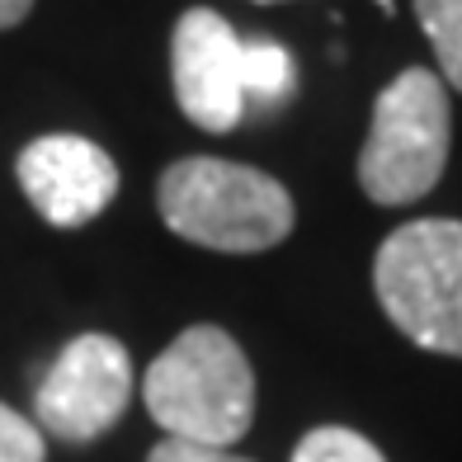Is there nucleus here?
Instances as JSON below:
<instances>
[{
    "label": "nucleus",
    "mask_w": 462,
    "mask_h": 462,
    "mask_svg": "<svg viewBox=\"0 0 462 462\" xmlns=\"http://www.w3.org/2000/svg\"><path fill=\"white\" fill-rule=\"evenodd\" d=\"M415 19L434 43L444 80L462 90V0H415Z\"/></svg>",
    "instance_id": "nucleus-9"
},
{
    "label": "nucleus",
    "mask_w": 462,
    "mask_h": 462,
    "mask_svg": "<svg viewBox=\"0 0 462 462\" xmlns=\"http://www.w3.org/2000/svg\"><path fill=\"white\" fill-rule=\"evenodd\" d=\"M33 10V0H0V29H14Z\"/></svg>",
    "instance_id": "nucleus-13"
},
{
    "label": "nucleus",
    "mask_w": 462,
    "mask_h": 462,
    "mask_svg": "<svg viewBox=\"0 0 462 462\" xmlns=\"http://www.w3.org/2000/svg\"><path fill=\"white\" fill-rule=\"evenodd\" d=\"M241 86L250 104H283L292 95V57L274 38H241Z\"/></svg>",
    "instance_id": "nucleus-8"
},
{
    "label": "nucleus",
    "mask_w": 462,
    "mask_h": 462,
    "mask_svg": "<svg viewBox=\"0 0 462 462\" xmlns=\"http://www.w3.org/2000/svg\"><path fill=\"white\" fill-rule=\"evenodd\" d=\"M448 90L430 67H411L373 104V128L359 152V184L373 203L402 208L425 199L448 165Z\"/></svg>",
    "instance_id": "nucleus-4"
},
{
    "label": "nucleus",
    "mask_w": 462,
    "mask_h": 462,
    "mask_svg": "<svg viewBox=\"0 0 462 462\" xmlns=\"http://www.w3.org/2000/svg\"><path fill=\"white\" fill-rule=\"evenodd\" d=\"M133 402V359L114 335H76L33 392L38 430L61 444H95Z\"/></svg>",
    "instance_id": "nucleus-5"
},
{
    "label": "nucleus",
    "mask_w": 462,
    "mask_h": 462,
    "mask_svg": "<svg viewBox=\"0 0 462 462\" xmlns=\"http://www.w3.org/2000/svg\"><path fill=\"white\" fill-rule=\"evenodd\" d=\"M171 76L184 118L203 133H231L245 118L241 38L217 10H184L171 38Z\"/></svg>",
    "instance_id": "nucleus-6"
},
{
    "label": "nucleus",
    "mask_w": 462,
    "mask_h": 462,
    "mask_svg": "<svg viewBox=\"0 0 462 462\" xmlns=\"http://www.w3.org/2000/svg\"><path fill=\"white\" fill-rule=\"evenodd\" d=\"M142 402L165 439L231 448L255 420V373L222 326H189L146 368Z\"/></svg>",
    "instance_id": "nucleus-1"
},
{
    "label": "nucleus",
    "mask_w": 462,
    "mask_h": 462,
    "mask_svg": "<svg viewBox=\"0 0 462 462\" xmlns=\"http://www.w3.org/2000/svg\"><path fill=\"white\" fill-rule=\"evenodd\" d=\"M377 302L420 349L462 359V222H406L377 250Z\"/></svg>",
    "instance_id": "nucleus-3"
},
{
    "label": "nucleus",
    "mask_w": 462,
    "mask_h": 462,
    "mask_svg": "<svg viewBox=\"0 0 462 462\" xmlns=\"http://www.w3.org/2000/svg\"><path fill=\"white\" fill-rule=\"evenodd\" d=\"M146 462H250V457H236V453H226V448L184 444V439H161V444L146 453Z\"/></svg>",
    "instance_id": "nucleus-12"
},
{
    "label": "nucleus",
    "mask_w": 462,
    "mask_h": 462,
    "mask_svg": "<svg viewBox=\"0 0 462 462\" xmlns=\"http://www.w3.org/2000/svg\"><path fill=\"white\" fill-rule=\"evenodd\" d=\"M292 462H387V457L377 453L364 434H354L345 425H321L298 444Z\"/></svg>",
    "instance_id": "nucleus-10"
},
{
    "label": "nucleus",
    "mask_w": 462,
    "mask_h": 462,
    "mask_svg": "<svg viewBox=\"0 0 462 462\" xmlns=\"http://www.w3.org/2000/svg\"><path fill=\"white\" fill-rule=\"evenodd\" d=\"M255 5H279V0H255ZM383 10H392V0H377Z\"/></svg>",
    "instance_id": "nucleus-14"
},
{
    "label": "nucleus",
    "mask_w": 462,
    "mask_h": 462,
    "mask_svg": "<svg viewBox=\"0 0 462 462\" xmlns=\"http://www.w3.org/2000/svg\"><path fill=\"white\" fill-rule=\"evenodd\" d=\"M156 208L175 236L222 255H255L292 231L288 189L255 165L217 156L175 161L156 184Z\"/></svg>",
    "instance_id": "nucleus-2"
},
{
    "label": "nucleus",
    "mask_w": 462,
    "mask_h": 462,
    "mask_svg": "<svg viewBox=\"0 0 462 462\" xmlns=\"http://www.w3.org/2000/svg\"><path fill=\"white\" fill-rule=\"evenodd\" d=\"M14 175L38 217L52 226H86L118 194V165L99 142L76 133H52L29 142L14 161Z\"/></svg>",
    "instance_id": "nucleus-7"
},
{
    "label": "nucleus",
    "mask_w": 462,
    "mask_h": 462,
    "mask_svg": "<svg viewBox=\"0 0 462 462\" xmlns=\"http://www.w3.org/2000/svg\"><path fill=\"white\" fill-rule=\"evenodd\" d=\"M43 457H48L43 430L29 415H19L0 402V462H43Z\"/></svg>",
    "instance_id": "nucleus-11"
}]
</instances>
